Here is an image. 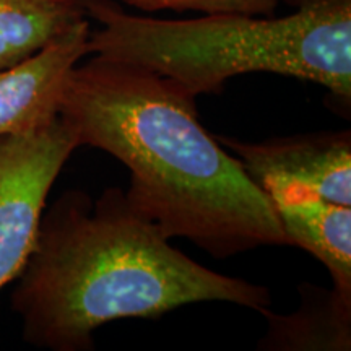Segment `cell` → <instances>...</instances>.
<instances>
[{"label":"cell","mask_w":351,"mask_h":351,"mask_svg":"<svg viewBox=\"0 0 351 351\" xmlns=\"http://www.w3.org/2000/svg\"><path fill=\"white\" fill-rule=\"evenodd\" d=\"M278 16L238 13L194 20L130 15L112 0H85L101 29L88 38V56L137 65L197 98L219 93L230 78L252 72L295 77L351 101V0H288Z\"/></svg>","instance_id":"obj_3"},{"label":"cell","mask_w":351,"mask_h":351,"mask_svg":"<svg viewBox=\"0 0 351 351\" xmlns=\"http://www.w3.org/2000/svg\"><path fill=\"white\" fill-rule=\"evenodd\" d=\"M78 147L75 132L60 117L38 129L0 135V289L23 269L47 194Z\"/></svg>","instance_id":"obj_4"},{"label":"cell","mask_w":351,"mask_h":351,"mask_svg":"<svg viewBox=\"0 0 351 351\" xmlns=\"http://www.w3.org/2000/svg\"><path fill=\"white\" fill-rule=\"evenodd\" d=\"M288 244L319 258L333 280V289L351 296V207L332 204L293 187H269Z\"/></svg>","instance_id":"obj_7"},{"label":"cell","mask_w":351,"mask_h":351,"mask_svg":"<svg viewBox=\"0 0 351 351\" xmlns=\"http://www.w3.org/2000/svg\"><path fill=\"white\" fill-rule=\"evenodd\" d=\"M143 12H202L205 15L238 13V15L271 16L282 0H121Z\"/></svg>","instance_id":"obj_10"},{"label":"cell","mask_w":351,"mask_h":351,"mask_svg":"<svg viewBox=\"0 0 351 351\" xmlns=\"http://www.w3.org/2000/svg\"><path fill=\"white\" fill-rule=\"evenodd\" d=\"M88 20L85 0H0V72Z\"/></svg>","instance_id":"obj_9"},{"label":"cell","mask_w":351,"mask_h":351,"mask_svg":"<svg viewBox=\"0 0 351 351\" xmlns=\"http://www.w3.org/2000/svg\"><path fill=\"white\" fill-rule=\"evenodd\" d=\"M302 304L291 315H276L269 307L261 313L269 319L262 350H332L351 348V296L335 289L301 285Z\"/></svg>","instance_id":"obj_8"},{"label":"cell","mask_w":351,"mask_h":351,"mask_svg":"<svg viewBox=\"0 0 351 351\" xmlns=\"http://www.w3.org/2000/svg\"><path fill=\"white\" fill-rule=\"evenodd\" d=\"M91 56L70 72L59 117L80 147L129 168L132 207L215 258L288 244L269 195L200 124L195 98L152 70Z\"/></svg>","instance_id":"obj_1"},{"label":"cell","mask_w":351,"mask_h":351,"mask_svg":"<svg viewBox=\"0 0 351 351\" xmlns=\"http://www.w3.org/2000/svg\"><path fill=\"white\" fill-rule=\"evenodd\" d=\"M90 20L23 62L0 72V135L38 129L59 117L70 72L88 56Z\"/></svg>","instance_id":"obj_6"},{"label":"cell","mask_w":351,"mask_h":351,"mask_svg":"<svg viewBox=\"0 0 351 351\" xmlns=\"http://www.w3.org/2000/svg\"><path fill=\"white\" fill-rule=\"evenodd\" d=\"M12 307L29 345L90 351L93 332L119 319H156L181 306L232 302L261 311L270 291L200 265L109 187L98 200L67 191L43 213Z\"/></svg>","instance_id":"obj_2"},{"label":"cell","mask_w":351,"mask_h":351,"mask_svg":"<svg viewBox=\"0 0 351 351\" xmlns=\"http://www.w3.org/2000/svg\"><path fill=\"white\" fill-rule=\"evenodd\" d=\"M217 140L236 153L262 191L293 187L351 207L350 130L276 137L261 143H245L231 137Z\"/></svg>","instance_id":"obj_5"}]
</instances>
